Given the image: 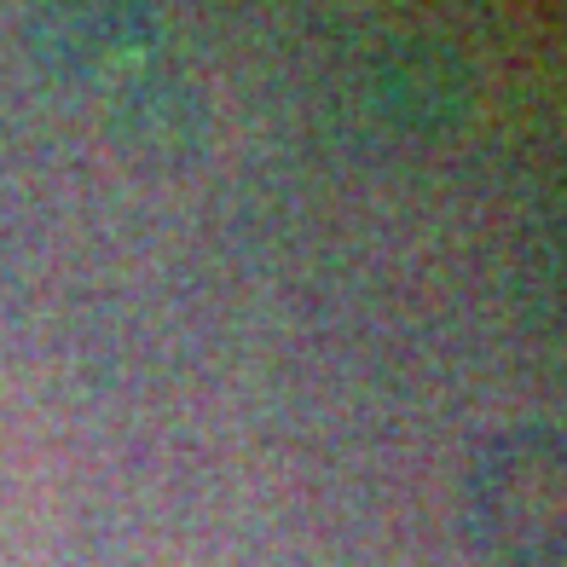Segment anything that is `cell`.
Returning <instances> with one entry per match:
<instances>
[{
	"label": "cell",
	"mask_w": 567,
	"mask_h": 567,
	"mask_svg": "<svg viewBox=\"0 0 567 567\" xmlns=\"http://www.w3.org/2000/svg\"><path fill=\"white\" fill-rule=\"evenodd\" d=\"M470 522L504 567H567V434L515 429L470 475Z\"/></svg>",
	"instance_id": "6da1fadb"
}]
</instances>
